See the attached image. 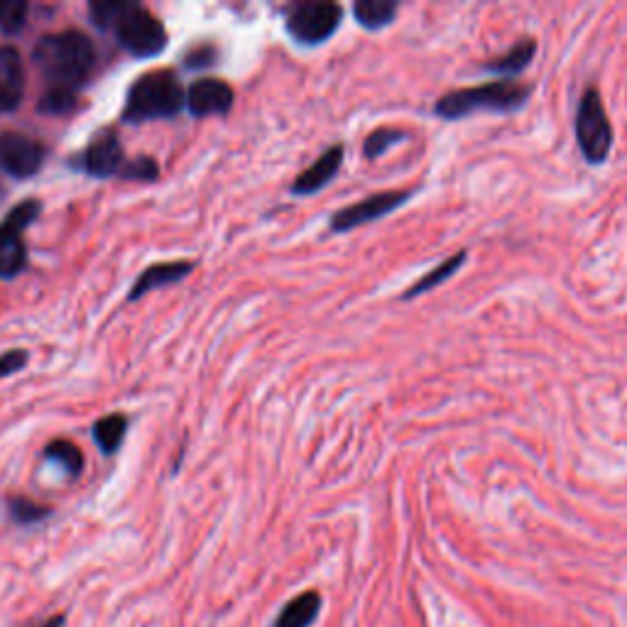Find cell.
I'll return each instance as SVG.
<instances>
[{
  "instance_id": "6da1fadb",
  "label": "cell",
  "mask_w": 627,
  "mask_h": 627,
  "mask_svg": "<svg viewBox=\"0 0 627 627\" xmlns=\"http://www.w3.org/2000/svg\"><path fill=\"white\" fill-rule=\"evenodd\" d=\"M32 60L50 82V91L74 96L76 86L89 79L96 52L89 37L82 35V32L67 30L60 32V35L42 37L35 52H32Z\"/></svg>"
},
{
  "instance_id": "7a4b0ae2",
  "label": "cell",
  "mask_w": 627,
  "mask_h": 627,
  "mask_svg": "<svg viewBox=\"0 0 627 627\" xmlns=\"http://www.w3.org/2000/svg\"><path fill=\"white\" fill-rule=\"evenodd\" d=\"M530 91H532L530 84H522L517 79H495L480 86H471V89L444 94L436 101L434 113L446 120L466 118L476 111L510 113L525 106L527 98H530Z\"/></svg>"
},
{
  "instance_id": "3957f363",
  "label": "cell",
  "mask_w": 627,
  "mask_h": 627,
  "mask_svg": "<svg viewBox=\"0 0 627 627\" xmlns=\"http://www.w3.org/2000/svg\"><path fill=\"white\" fill-rule=\"evenodd\" d=\"M186 96L182 84L172 72H150L133 84L128 94L126 118L128 120H148L174 116L184 106Z\"/></svg>"
},
{
  "instance_id": "277c9868",
  "label": "cell",
  "mask_w": 627,
  "mask_h": 627,
  "mask_svg": "<svg viewBox=\"0 0 627 627\" xmlns=\"http://www.w3.org/2000/svg\"><path fill=\"white\" fill-rule=\"evenodd\" d=\"M576 140L579 148L591 164H601L610 155L613 148V128L605 111L601 91L596 86H588L583 91L576 111Z\"/></svg>"
},
{
  "instance_id": "5b68a950",
  "label": "cell",
  "mask_w": 627,
  "mask_h": 627,
  "mask_svg": "<svg viewBox=\"0 0 627 627\" xmlns=\"http://www.w3.org/2000/svg\"><path fill=\"white\" fill-rule=\"evenodd\" d=\"M118 42L136 57H155L167 45V32L150 10L126 3L123 13L116 20Z\"/></svg>"
},
{
  "instance_id": "8992f818",
  "label": "cell",
  "mask_w": 627,
  "mask_h": 627,
  "mask_svg": "<svg viewBox=\"0 0 627 627\" xmlns=\"http://www.w3.org/2000/svg\"><path fill=\"white\" fill-rule=\"evenodd\" d=\"M344 18V10L332 0H312L296 3L288 15V32L300 45H322L334 35Z\"/></svg>"
},
{
  "instance_id": "52a82bcc",
  "label": "cell",
  "mask_w": 627,
  "mask_h": 627,
  "mask_svg": "<svg viewBox=\"0 0 627 627\" xmlns=\"http://www.w3.org/2000/svg\"><path fill=\"white\" fill-rule=\"evenodd\" d=\"M37 202H25L8 214L6 224L0 226V278H15L25 268L28 248L23 230L37 216Z\"/></svg>"
},
{
  "instance_id": "ba28073f",
  "label": "cell",
  "mask_w": 627,
  "mask_h": 627,
  "mask_svg": "<svg viewBox=\"0 0 627 627\" xmlns=\"http://www.w3.org/2000/svg\"><path fill=\"white\" fill-rule=\"evenodd\" d=\"M407 199H410V192H378L370 194L368 199L350 204L346 208H338V212L332 216V230H344L358 228L363 224L376 221L380 216H388L394 208L402 206Z\"/></svg>"
},
{
  "instance_id": "9c48e42d",
  "label": "cell",
  "mask_w": 627,
  "mask_h": 627,
  "mask_svg": "<svg viewBox=\"0 0 627 627\" xmlns=\"http://www.w3.org/2000/svg\"><path fill=\"white\" fill-rule=\"evenodd\" d=\"M45 160V148L23 133H0V167L13 177H32Z\"/></svg>"
},
{
  "instance_id": "30bf717a",
  "label": "cell",
  "mask_w": 627,
  "mask_h": 627,
  "mask_svg": "<svg viewBox=\"0 0 627 627\" xmlns=\"http://www.w3.org/2000/svg\"><path fill=\"white\" fill-rule=\"evenodd\" d=\"M186 106L196 118L224 116L234 106V89L221 79H199L186 94Z\"/></svg>"
},
{
  "instance_id": "8fae6325",
  "label": "cell",
  "mask_w": 627,
  "mask_h": 627,
  "mask_svg": "<svg viewBox=\"0 0 627 627\" xmlns=\"http://www.w3.org/2000/svg\"><path fill=\"white\" fill-rule=\"evenodd\" d=\"M25 96L23 60L13 47H0V113L15 111Z\"/></svg>"
},
{
  "instance_id": "7c38bea8",
  "label": "cell",
  "mask_w": 627,
  "mask_h": 627,
  "mask_svg": "<svg viewBox=\"0 0 627 627\" xmlns=\"http://www.w3.org/2000/svg\"><path fill=\"white\" fill-rule=\"evenodd\" d=\"M344 155H346L344 145H332L328 150H324L312 167L300 172V177H296L292 184V192L300 196H310L318 190H324V186L336 177L340 162H344Z\"/></svg>"
},
{
  "instance_id": "4fadbf2b",
  "label": "cell",
  "mask_w": 627,
  "mask_h": 627,
  "mask_svg": "<svg viewBox=\"0 0 627 627\" xmlns=\"http://www.w3.org/2000/svg\"><path fill=\"white\" fill-rule=\"evenodd\" d=\"M82 162L84 170L96 174V177H111V174L123 167V148H120L118 138L101 136L84 152Z\"/></svg>"
},
{
  "instance_id": "5bb4252c",
  "label": "cell",
  "mask_w": 627,
  "mask_h": 627,
  "mask_svg": "<svg viewBox=\"0 0 627 627\" xmlns=\"http://www.w3.org/2000/svg\"><path fill=\"white\" fill-rule=\"evenodd\" d=\"M534 52H537V42L532 37H525L520 42H515V45L505 54H500V57L486 62V69L502 74V79H512V76L530 67Z\"/></svg>"
},
{
  "instance_id": "9a60e30c",
  "label": "cell",
  "mask_w": 627,
  "mask_h": 627,
  "mask_svg": "<svg viewBox=\"0 0 627 627\" xmlns=\"http://www.w3.org/2000/svg\"><path fill=\"white\" fill-rule=\"evenodd\" d=\"M318 610H322V598H318V593L306 591L302 596H296L294 601L284 605L272 627H310L316 620Z\"/></svg>"
},
{
  "instance_id": "2e32d148",
  "label": "cell",
  "mask_w": 627,
  "mask_h": 627,
  "mask_svg": "<svg viewBox=\"0 0 627 627\" xmlns=\"http://www.w3.org/2000/svg\"><path fill=\"white\" fill-rule=\"evenodd\" d=\"M192 270L190 262H164V266H155L140 274V280L133 290H130V300H138L150 290L162 288V284H170V282H177L182 280L186 272Z\"/></svg>"
},
{
  "instance_id": "e0dca14e",
  "label": "cell",
  "mask_w": 627,
  "mask_h": 627,
  "mask_svg": "<svg viewBox=\"0 0 627 627\" xmlns=\"http://www.w3.org/2000/svg\"><path fill=\"white\" fill-rule=\"evenodd\" d=\"M398 3L392 0H358L354 6V15L366 30H380L390 25L398 15Z\"/></svg>"
},
{
  "instance_id": "ac0fdd59",
  "label": "cell",
  "mask_w": 627,
  "mask_h": 627,
  "mask_svg": "<svg viewBox=\"0 0 627 627\" xmlns=\"http://www.w3.org/2000/svg\"><path fill=\"white\" fill-rule=\"evenodd\" d=\"M466 262V250H461V252H456V256H451L448 260H444L442 266H436L432 272L429 274H424V278L420 280V282H414L410 290H407V294H404V300H414V296H420V294H424V292H429V290H434L436 284H442L444 280H448L451 274L456 272V268H461Z\"/></svg>"
},
{
  "instance_id": "d6986e66",
  "label": "cell",
  "mask_w": 627,
  "mask_h": 627,
  "mask_svg": "<svg viewBox=\"0 0 627 627\" xmlns=\"http://www.w3.org/2000/svg\"><path fill=\"white\" fill-rule=\"evenodd\" d=\"M126 417L120 414H111V417H104L101 422H96L94 426V439L96 444L104 448V454H113V451L120 446L126 436Z\"/></svg>"
},
{
  "instance_id": "ffe728a7",
  "label": "cell",
  "mask_w": 627,
  "mask_h": 627,
  "mask_svg": "<svg viewBox=\"0 0 627 627\" xmlns=\"http://www.w3.org/2000/svg\"><path fill=\"white\" fill-rule=\"evenodd\" d=\"M54 464H60L64 471L69 473V476H79L82 466H84V456L82 451L76 448L69 442H54L47 446V454H45Z\"/></svg>"
},
{
  "instance_id": "44dd1931",
  "label": "cell",
  "mask_w": 627,
  "mask_h": 627,
  "mask_svg": "<svg viewBox=\"0 0 627 627\" xmlns=\"http://www.w3.org/2000/svg\"><path fill=\"white\" fill-rule=\"evenodd\" d=\"M404 140V133L398 128H378L372 130V133L366 138V145H363V152H366V158H378L382 155L385 150H390L394 142Z\"/></svg>"
},
{
  "instance_id": "7402d4cb",
  "label": "cell",
  "mask_w": 627,
  "mask_h": 627,
  "mask_svg": "<svg viewBox=\"0 0 627 627\" xmlns=\"http://www.w3.org/2000/svg\"><path fill=\"white\" fill-rule=\"evenodd\" d=\"M28 10H30L28 3H18V0L10 3V0H3V3H0V30L18 32L25 25Z\"/></svg>"
},
{
  "instance_id": "603a6c76",
  "label": "cell",
  "mask_w": 627,
  "mask_h": 627,
  "mask_svg": "<svg viewBox=\"0 0 627 627\" xmlns=\"http://www.w3.org/2000/svg\"><path fill=\"white\" fill-rule=\"evenodd\" d=\"M10 515H13L15 522L28 525V522L42 520V517L47 515V508H40V505L30 502L25 498H13V500H10Z\"/></svg>"
},
{
  "instance_id": "cb8c5ba5",
  "label": "cell",
  "mask_w": 627,
  "mask_h": 627,
  "mask_svg": "<svg viewBox=\"0 0 627 627\" xmlns=\"http://www.w3.org/2000/svg\"><path fill=\"white\" fill-rule=\"evenodd\" d=\"M123 174L130 180H152V177H158V164L148 158H142L138 162L126 164Z\"/></svg>"
},
{
  "instance_id": "d4e9b609",
  "label": "cell",
  "mask_w": 627,
  "mask_h": 627,
  "mask_svg": "<svg viewBox=\"0 0 627 627\" xmlns=\"http://www.w3.org/2000/svg\"><path fill=\"white\" fill-rule=\"evenodd\" d=\"M25 350H10L3 358H0V378L10 376V372H15L18 368L25 366Z\"/></svg>"
},
{
  "instance_id": "484cf974",
  "label": "cell",
  "mask_w": 627,
  "mask_h": 627,
  "mask_svg": "<svg viewBox=\"0 0 627 627\" xmlns=\"http://www.w3.org/2000/svg\"><path fill=\"white\" fill-rule=\"evenodd\" d=\"M64 623H67V615H52L50 620H45V623H40V625H35V627H64Z\"/></svg>"
}]
</instances>
